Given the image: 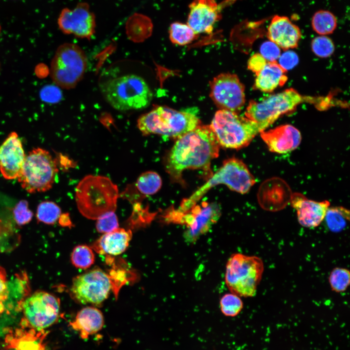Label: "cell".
Segmentation results:
<instances>
[{
  "instance_id": "obj_1",
  "label": "cell",
  "mask_w": 350,
  "mask_h": 350,
  "mask_svg": "<svg viewBox=\"0 0 350 350\" xmlns=\"http://www.w3.org/2000/svg\"><path fill=\"white\" fill-rule=\"evenodd\" d=\"M219 147L210 125L201 124L176 139L165 159L166 171L172 180L182 183L185 170L209 169Z\"/></svg>"
},
{
  "instance_id": "obj_2",
  "label": "cell",
  "mask_w": 350,
  "mask_h": 350,
  "mask_svg": "<svg viewBox=\"0 0 350 350\" xmlns=\"http://www.w3.org/2000/svg\"><path fill=\"white\" fill-rule=\"evenodd\" d=\"M256 182L255 178L247 166L242 160L236 158L228 159L222 166L196 190L190 197L183 200L179 207L170 210L167 215L174 221L181 215L190 210L212 187L224 184L230 190L244 194L247 193Z\"/></svg>"
},
{
  "instance_id": "obj_3",
  "label": "cell",
  "mask_w": 350,
  "mask_h": 350,
  "mask_svg": "<svg viewBox=\"0 0 350 350\" xmlns=\"http://www.w3.org/2000/svg\"><path fill=\"white\" fill-rule=\"evenodd\" d=\"M99 88L105 101L119 111L143 109L153 99V93L146 82L136 74L111 78L101 83Z\"/></svg>"
},
{
  "instance_id": "obj_4",
  "label": "cell",
  "mask_w": 350,
  "mask_h": 350,
  "mask_svg": "<svg viewBox=\"0 0 350 350\" xmlns=\"http://www.w3.org/2000/svg\"><path fill=\"white\" fill-rule=\"evenodd\" d=\"M119 197L117 186L107 177L88 175L75 190L78 209L86 218L97 219L108 211H115Z\"/></svg>"
},
{
  "instance_id": "obj_5",
  "label": "cell",
  "mask_w": 350,
  "mask_h": 350,
  "mask_svg": "<svg viewBox=\"0 0 350 350\" xmlns=\"http://www.w3.org/2000/svg\"><path fill=\"white\" fill-rule=\"evenodd\" d=\"M201 124L193 114L156 106L140 116L137 127L143 136L157 134L177 139Z\"/></svg>"
},
{
  "instance_id": "obj_6",
  "label": "cell",
  "mask_w": 350,
  "mask_h": 350,
  "mask_svg": "<svg viewBox=\"0 0 350 350\" xmlns=\"http://www.w3.org/2000/svg\"><path fill=\"white\" fill-rule=\"evenodd\" d=\"M209 125L220 146L235 149L247 146L262 131L255 122L223 109L216 112Z\"/></svg>"
},
{
  "instance_id": "obj_7",
  "label": "cell",
  "mask_w": 350,
  "mask_h": 350,
  "mask_svg": "<svg viewBox=\"0 0 350 350\" xmlns=\"http://www.w3.org/2000/svg\"><path fill=\"white\" fill-rule=\"evenodd\" d=\"M263 270V262L259 257L233 254L226 264V285L231 293L240 297H253L256 294Z\"/></svg>"
},
{
  "instance_id": "obj_8",
  "label": "cell",
  "mask_w": 350,
  "mask_h": 350,
  "mask_svg": "<svg viewBox=\"0 0 350 350\" xmlns=\"http://www.w3.org/2000/svg\"><path fill=\"white\" fill-rule=\"evenodd\" d=\"M58 172L57 160L48 151L36 148L25 156L18 178L27 192H44L52 187Z\"/></svg>"
},
{
  "instance_id": "obj_9",
  "label": "cell",
  "mask_w": 350,
  "mask_h": 350,
  "mask_svg": "<svg viewBox=\"0 0 350 350\" xmlns=\"http://www.w3.org/2000/svg\"><path fill=\"white\" fill-rule=\"evenodd\" d=\"M309 98L293 88H287L269 95L260 102L250 101L245 115L257 122L263 131L280 116L295 110L299 104L308 101Z\"/></svg>"
},
{
  "instance_id": "obj_10",
  "label": "cell",
  "mask_w": 350,
  "mask_h": 350,
  "mask_svg": "<svg viewBox=\"0 0 350 350\" xmlns=\"http://www.w3.org/2000/svg\"><path fill=\"white\" fill-rule=\"evenodd\" d=\"M87 66L84 51L75 44L65 43L58 47L52 60L51 77L59 87L73 88L83 78Z\"/></svg>"
},
{
  "instance_id": "obj_11",
  "label": "cell",
  "mask_w": 350,
  "mask_h": 350,
  "mask_svg": "<svg viewBox=\"0 0 350 350\" xmlns=\"http://www.w3.org/2000/svg\"><path fill=\"white\" fill-rule=\"evenodd\" d=\"M109 276L96 268L75 277L70 288L73 298L82 304L99 305L106 299L112 288Z\"/></svg>"
},
{
  "instance_id": "obj_12",
  "label": "cell",
  "mask_w": 350,
  "mask_h": 350,
  "mask_svg": "<svg viewBox=\"0 0 350 350\" xmlns=\"http://www.w3.org/2000/svg\"><path fill=\"white\" fill-rule=\"evenodd\" d=\"M60 307L59 299L44 291L35 292L23 302L25 321L33 329L41 331L58 319Z\"/></svg>"
},
{
  "instance_id": "obj_13",
  "label": "cell",
  "mask_w": 350,
  "mask_h": 350,
  "mask_svg": "<svg viewBox=\"0 0 350 350\" xmlns=\"http://www.w3.org/2000/svg\"><path fill=\"white\" fill-rule=\"evenodd\" d=\"M210 97L220 109L239 114L245 99V86L238 76L231 73H222L210 82Z\"/></svg>"
},
{
  "instance_id": "obj_14",
  "label": "cell",
  "mask_w": 350,
  "mask_h": 350,
  "mask_svg": "<svg viewBox=\"0 0 350 350\" xmlns=\"http://www.w3.org/2000/svg\"><path fill=\"white\" fill-rule=\"evenodd\" d=\"M220 215L218 204L203 202L181 215L174 223L185 225L187 228L185 237L189 241L193 242L205 233L217 221Z\"/></svg>"
},
{
  "instance_id": "obj_15",
  "label": "cell",
  "mask_w": 350,
  "mask_h": 350,
  "mask_svg": "<svg viewBox=\"0 0 350 350\" xmlns=\"http://www.w3.org/2000/svg\"><path fill=\"white\" fill-rule=\"evenodd\" d=\"M57 24L59 29L65 34L89 39L95 33V17L87 3L80 2L73 9H63Z\"/></svg>"
},
{
  "instance_id": "obj_16",
  "label": "cell",
  "mask_w": 350,
  "mask_h": 350,
  "mask_svg": "<svg viewBox=\"0 0 350 350\" xmlns=\"http://www.w3.org/2000/svg\"><path fill=\"white\" fill-rule=\"evenodd\" d=\"M221 9L215 0H194L189 5L187 24L196 34H210L221 18Z\"/></svg>"
},
{
  "instance_id": "obj_17",
  "label": "cell",
  "mask_w": 350,
  "mask_h": 350,
  "mask_svg": "<svg viewBox=\"0 0 350 350\" xmlns=\"http://www.w3.org/2000/svg\"><path fill=\"white\" fill-rule=\"evenodd\" d=\"M25 156L18 135L11 132L0 146V172L3 177L18 178Z\"/></svg>"
},
{
  "instance_id": "obj_18",
  "label": "cell",
  "mask_w": 350,
  "mask_h": 350,
  "mask_svg": "<svg viewBox=\"0 0 350 350\" xmlns=\"http://www.w3.org/2000/svg\"><path fill=\"white\" fill-rule=\"evenodd\" d=\"M260 133L269 151L279 154L295 150L301 141L299 131L288 124L279 125L268 130H264Z\"/></svg>"
},
{
  "instance_id": "obj_19",
  "label": "cell",
  "mask_w": 350,
  "mask_h": 350,
  "mask_svg": "<svg viewBox=\"0 0 350 350\" xmlns=\"http://www.w3.org/2000/svg\"><path fill=\"white\" fill-rule=\"evenodd\" d=\"M291 203L297 210L299 223L306 228H315L324 219L330 206L329 201H315L306 198L299 193L292 195Z\"/></svg>"
},
{
  "instance_id": "obj_20",
  "label": "cell",
  "mask_w": 350,
  "mask_h": 350,
  "mask_svg": "<svg viewBox=\"0 0 350 350\" xmlns=\"http://www.w3.org/2000/svg\"><path fill=\"white\" fill-rule=\"evenodd\" d=\"M267 36L283 50L298 47L301 34L298 27L284 16L276 15L267 28Z\"/></svg>"
},
{
  "instance_id": "obj_21",
  "label": "cell",
  "mask_w": 350,
  "mask_h": 350,
  "mask_svg": "<svg viewBox=\"0 0 350 350\" xmlns=\"http://www.w3.org/2000/svg\"><path fill=\"white\" fill-rule=\"evenodd\" d=\"M132 238L130 230L118 228L104 234L93 245L92 248L101 254L118 255L122 253L129 245Z\"/></svg>"
},
{
  "instance_id": "obj_22",
  "label": "cell",
  "mask_w": 350,
  "mask_h": 350,
  "mask_svg": "<svg viewBox=\"0 0 350 350\" xmlns=\"http://www.w3.org/2000/svg\"><path fill=\"white\" fill-rule=\"evenodd\" d=\"M287 70L277 61L267 62L264 67L257 74L253 88L260 91L270 92L287 81Z\"/></svg>"
},
{
  "instance_id": "obj_23",
  "label": "cell",
  "mask_w": 350,
  "mask_h": 350,
  "mask_svg": "<svg viewBox=\"0 0 350 350\" xmlns=\"http://www.w3.org/2000/svg\"><path fill=\"white\" fill-rule=\"evenodd\" d=\"M103 315L99 309L92 307L82 309L77 314L74 320L70 323L74 330L79 332L82 338L96 333L104 326Z\"/></svg>"
},
{
  "instance_id": "obj_24",
  "label": "cell",
  "mask_w": 350,
  "mask_h": 350,
  "mask_svg": "<svg viewBox=\"0 0 350 350\" xmlns=\"http://www.w3.org/2000/svg\"><path fill=\"white\" fill-rule=\"evenodd\" d=\"M350 211L343 207H329L324 218L329 229L333 232L344 229L350 220Z\"/></svg>"
},
{
  "instance_id": "obj_25",
  "label": "cell",
  "mask_w": 350,
  "mask_h": 350,
  "mask_svg": "<svg viewBox=\"0 0 350 350\" xmlns=\"http://www.w3.org/2000/svg\"><path fill=\"white\" fill-rule=\"evenodd\" d=\"M162 180L155 172L146 171L142 173L137 178L135 187L138 192L143 195L156 193L160 189Z\"/></svg>"
},
{
  "instance_id": "obj_26",
  "label": "cell",
  "mask_w": 350,
  "mask_h": 350,
  "mask_svg": "<svg viewBox=\"0 0 350 350\" xmlns=\"http://www.w3.org/2000/svg\"><path fill=\"white\" fill-rule=\"evenodd\" d=\"M313 30L317 34L324 35L332 34L337 26L334 15L326 10H320L314 15L312 19Z\"/></svg>"
},
{
  "instance_id": "obj_27",
  "label": "cell",
  "mask_w": 350,
  "mask_h": 350,
  "mask_svg": "<svg viewBox=\"0 0 350 350\" xmlns=\"http://www.w3.org/2000/svg\"><path fill=\"white\" fill-rule=\"evenodd\" d=\"M169 32L171 42L180 46L192 42L197 35L188 24L179 22L171 24Z\"/></svg>"
},
{
  "instance_id": "obj_28",
  "label": "cell",
  "mask_w": 350,
  "mask_h": 350,
  "mask_svg": "<svg viewBox=\"0 0 350 350\" xmlns=\"http://www.w3.org/2000/svg\"><path fill=\"white\" fill-rule=\"evenodd\" d=\"M72 264L76 268L86 269L90 267L94 262L95 255L92 249L86 245L75 246L71 254Z\"/></svg>"
},
{
  "instance_id": "obj_29",
  "label": "cell",
  "mask_w": 350,
  "mask_h": 350,
  "mask_svg": "<svg viewBox=\"0 0 350 350\" xmlns=\"http://www.w3.org/2000/svg\"><path fill=\"white\" fill-rule=\"evenodd\" d=\"M61 213L60 207L52 201H45L37 207L36 217L38 221L48 225L54 224Z\"/></svg>"
},
{
  "instance_id": "obj_30",
  "label": "cell",
  "mask_w": 350,
  "mask_h": 350,
  "mask_svg": "<svg viewBox=\"0 0 350 350\" xmlns=\"http://www.w3.org/2000/svg\"><path fill=\"white\" fill-rule=\"evenodd\" d=\"M222 313L226 316L238 315L243 308V302L239 296L232 293L224 295L220 300Z\"/></svg>"
},
{
  "instance_id": "obj_31",
  "label": "cell",
  "mask_w": 350,
  "mask_h": 350,
  "mask_svg": "<svg viewBox=\"0 0 350 350\" xmlns=\"http://www.w3.org/2000/svg\"><path fill=\"white\" fill-rule=\"evenodd\" d=\"M329 281L332 291L337 293L343 292L350 285V272L344 268H335L331 272Z\"/></svg>"
},
{
  "instance_id": "obj_32",
  "label": "cell",
  "mask_w": 350,
  "mask_h": 350,
  "mask_svg": "<svg viewBox=\"0 0 350 350\" xmlns=\"http://www.w3.org/2000/svg\"><path fill=\"white\" fill-rule=\"evenodd\" d=\"M311 48L314 53L321 58L328 57L334 51L332 41L325 35H320L314 38L312 41Z\"/></svg>"
},
{
  "instance_id": "obj_33",
  "label": "cell",
  "mask_w": 350,
  "mask_h": 350,
  "mask_svg": "<svg viewBox=\"0 0 350 350\" xmlns=\"http://www.w3.org/2000/svg\"><path fill=\"white\" fill-rule=\"evenodd\" d=\"M96 228L99 232L104 234L119 228L118 219L115 211H108L100 216L97 219Z\"/></svg>"
},
{
  "instance_id": "obj_34",
  "label": "cell",
  "mask_w": 350,
  "mask_h": 350,
  "mask_svg": "<svg viewBox=\"0 0 350 350\" xmlns=\"http://www.w3.org/2000/svg\"><path fill=\"white\" fill-rule=\"evenodd\" d=\"M32 336V334H27L17 340L14 339L10 348L15 350H44L42 340Z\"/></svg>"
},
{
  "instance_id": "obj_35",
  "label": "cell",
  "mask_w": 350,
  "mask_h": 350,
  "mask_svg": "<svg viewBox=\"0 0 350 350\" xmlns=\"http://www.w3.org/2000/svg\"><path fill=\"white\" fill-rule=\"evenodd\" d=\"M13 215L17 224L22 226L31 221L33 213L29 208L28 202L25 200H21L14 208Z\"/></svg>"
},
{
  "instance_id": "obj_36",
  "label": "cell",
  "mask_w": 350,
  "mask_h": 350,
  "mask_svg": "<svg viewBox=\"0 0 350 350\" xmlns=\"http://www.w3.org/2000/svg\"><path fill=\"white\" fill-rule=\"evenodd\" d=\"M260 54L268 62L277 61L280 55V48L271 41H267L262 44Z\"/></svg>"
},
{
  "instance_id": "obj_37",
  "label": "cell",
  "mask_w": 350,
  "mask_h": 350,
  "mask_svg": "<svg viewBox=\"0 0 350 350\" xmlns=\"http://www.w3.org/2000/svg\"><path fill=\"white\" fill-rule=\"evenodd\" d=\"M267 62L260 53H256L251 55L249 58L247 68L250 70L257 74L264 67Z\"/></svg>"
},
{
  "instance_id": "obj_38",
  "label": "cell",
  "mask_w": 350,
  "mask_h": 350,
  "mask_svg": "<svg viewBox=\"0 0 350 350\" xmlns=\"http://www.w3.org/2000/svg\"><path fill=\"white\" fill-rule=\"evenodd\" d=\"M279 64L286 70L294 67L298 62L297 54L292 51H287L280 55Z\"/></svg>"
},
{
  "instance_id": "obj_39",
  "label": "cell",
  "mask_w": 350,
  "mask_h": 350,
  "mask_svg": "<svg viewBox=\"0 0 350 350\" xmlns=\"http://www.w3.org/2000/svg\"><path fill=\"white\" fill-rule=\"evenodd\" d=\"M41 96L46 102L56 103L61 99L62 94L57 87L51 86L46 87L42 90Z\"/></svg>"
},
{
  "instance_id": "obj_40",
  "label": "cell",
  "mask_w": 350,
  "mask_h": 350,
  "mask_svg": "<svg viewBox=\"0 0 350 350\" xmlns=\"http://www.w3.org/2000/svg\"><path fill=\"white\" fill-rule=\"evenodd\" d=\"M8 282L6 271L0 266V301L6 299L8 298Z\"/></svg>"
},
{
  "instance_id": "obj_41",
  "label": "cell",
  "mask_w": 350,
  "mask_h": 350,
  "mask_svg": "<svg viewBox=\"0 0 350 350\" xmlns=\"http://www.w3.org/2000/svg\"><path fill=\"white\" fill-rule=\"evenodd\" d=\"M59 223L62 226H70L71 222L68 213H63L61 214L59 218Z\"/></svg>"
},
{
  "instance_id": "obj_42",
  "label": "cell",
  "mask_w": 350,
  "mask_h": 350,
  "mask_svg": "<svg viewBox=\"0 0 350 350\" xmlns=\"http://www.w3.org/2000/svg\"><path fill=\"white\" fill-rule=\"evenodd\" d=\"M58 161L59 162L60 165L61 167L62 166L66 168L70 166V167L71 165L72 164L71 162V160H70L66 157L62 155L59 156V159L58 160Z\"/></svg>"
},
{
  "instance_id": "obj_43",
  "label": "cell",
  "mask_w": 350,
  "mask_h": 350,
  "mask_svg": "<svg viewBox=\"0 0 350 350\" xmlns=\"http://www.w3.org/2000/svg\"><path fill=\"white\" fill-rule=\"evenodd\" d=\"M0 32H1V26H0Z\"/></svg>"
}]
</instances>
